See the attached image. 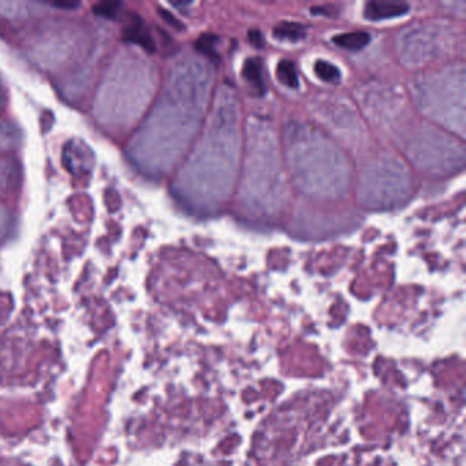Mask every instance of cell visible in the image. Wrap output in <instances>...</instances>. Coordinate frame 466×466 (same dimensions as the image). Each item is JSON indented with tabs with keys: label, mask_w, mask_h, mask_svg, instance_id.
<instances>
[{
	"label": "cell",
	"mask_w": 466,
	"mask_h": 466,
	"mask_svg": "<svg viewBox=\"0 0 466 466\" xmlns=\"http://www.w3.org/2000/svg\"><path fill=\"white\" fill-rule=\"evenodd\" d=\"M409 6L402 1H369L365 6L364 15L370 21H383L405 15Z\"/></svg>",
	"instance_id": "6da1fadb"
},
{
	"label": "cell",
	"mask_w": 466,
	"mask_h": 466,
	"mask_svg": "<svg viewBox=\"0 0 466 466\" xmlns=\"http://www.w3.org/2000/svg\"><path fill=\"white\" fill-rule=\"evenodd\" d=\"M123 40L140 46L145 51H156L155 40L152 39L151 32L148 30L145 24L137 17L123 29Z\"/></svg>",
	"instance_id": "7a4b0ae2"
},
{
	"label": "cell",
	"mask_w": 466,
	"mask_h": 466,
	"mask_svg": "<svg viewBox=\"0 0 466 466\" xmlns=\"http://www.w3.org/2000/svg\"><path fill=\"white\" fill-rule=\"evenodd\" d=\"M332 42L335 46L341 48H345L349 51H359L370 42V36L366 32H350V33H342V35L335 36Z\"/></svg>",
	"instance_id": "3957f363"
},
{
	"label": "cell",
	"mask_w": 466,
	"mask_h": 466,
	"mask_svg": "<svg viewBox=\"0 0 466 466\" xmlns=\"http://www.w3.org/2000/svg\"><path fill=\"white\" fill-rule=\"evenodd\" d=\"M244 78L259 92L264 93L265 91V84L262 78V71H261V63L258 59H248L244 66Z\"/></svg>",
	"instance_id": "277c9868"
},
{
	"label": "cell",
	"mask_w": 466,
	"mask_h": 466,
	"mask_svg": "<svg viewBox=\"0 0 466 466\" xmlns=\"http://www.w3.org/2000/svg\"><path fill=\"white\" fill-rule=\"evenodd\" d=\"M274 36L280 40L297 42L305 36V28L297 22H282L274 29Z\"/></svg>",
	"instance_id": "5b68a950"
},
{
	"label": "cell",
	"mask_w": 466,
	"mask_h": 466,
	"mask_svg": "<svg viewBox=\"0 0 466 466\" xmlns=\"http://www.w3.org/2000/svg\"><path fill=\"white\" fill-rule=\"evenodd\" d=\"M276 74H278L279 81L283 85H286L289 88H298V85H300L298 74H297V69H296L293 62H290V60L279 62Z\"/></svg>",
	"instance_id": "8992f818"
},
{
	"label": "cell",
	"mask_w": 466,
	"mask_h": 466,
	"mask_svg": "<svg viewBox=\"0 0 466 466\" xmlns=\"http://www.w3.org/2000/svg\"><path fill=\"white\" fill-rule=\"evenodd\" d=\"M314 73L320 80L325 82H338L341 80L339 69L325 60H317L314 63Z\"/></svg>",
	"instance_id": "52a82bcc"
},
{
	"label": "cell",
	"mask_w": 466,
	"mask_h": 466,
	"mask_svg": "<svg viewBox=\"0 0 466 466\" xmlns=\"http://www.w3.org/2000/svg\"><path fill=\"white\" fill-rule=\"evenodd\" d=\"M119 7H120L119 1H102L93 7V12L99 17L112 18L118 12Z\"/></svg>",
	"instance_id": "ba28073f"
},
{
	"label": "cell",
	"mask_w": 466,
	"mask_h": 466,
	"mask_svg": "<svg viewBox=\"0 0 466 466\" xmlns=\"http://www.w3.org/2000/svg\"><path fill=\"white\" fill-rule=\"evenodd\" d=\"M213 42H215V37L212 36H201L197 43H196V47L204 53H207L209 56H215L216 55V51L213 50Z\"/></svg>",
	"instance_id": "9c48e42d"
},
{
	"label": "cell",
	"mask_w": 466,
	"mask_h": 466,
	"mask_svg": "<svg viewBox=\"0 0 466 466\" xmlns=\"http://www.w3.org/2000/svg\"><path fill=\"white\" fill-rule=\"evenodd\" d=\"M47 4H50L52 7H57V8H64V10L75 8L80 6V3L74 0H51V1H47Z\"/></svg>",
	"instance_id": "30bf717a"
},
{
	"label": "cell",
	"mask_w": 466,
	"mask_h": 466,
	"mask_svg": "<svg viewBox=\"0 0 466 466\" xmlns=\"http://www.w3.org/2000/svg\"><path fill=\"white\" fill-rule=\"evenodd\" d=\"M249 39H251V42L252 43H255V46H259V47H261V44H262V37H261V33L260 32H251L249 33Z\"/></svg>",
	"instance_id": "8fae6325"
},
{
	"label": "cell",
	"mask_w": 466,
	"mask_h": 466,
	"mask_svg": "<svg viewBox=\"0 0 466 466\" xmlns=\"http://www.w3.org/2000/svg\"><path fill=\"white\" fill-rule=\"evenodd\" d=\"M160 14H161V15H163V17H164V18H167V19H168V21H170V24H172V25H174V26H179V24H178V21H177V19H175V18H174V17H172V15H170V14H168V12H165V11H164V10H161V11H160Z\"/></svg>",
	"instance_id": "7c38bea8"
}]
</instances>
